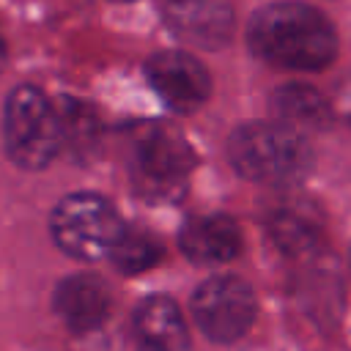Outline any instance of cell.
<instances>
[{"label":"cell","instance_id":"6da1fadb","mask_svg":"<svg viewBox=\"0 0 351 351\" xmlns=\"http://www.w3.org/2000/svg\"><path fill=\"white\" fill-rule=\"evenodd\" d=\"M250 49L277 66L293 71L326 69L337 55V33L332 22L313 5L282 0L255 11L247 27Z\"/></svg>","mask_w":351,"mask_h":351},{"label":"cell","instance_id":"7a4b0ae2","mask_svg":"<svg viewBox=\"0 0 351 351\" xmlns=\"http://www.w3.org/2000/svg\"><path fill=\"white\" fill-rule=\"evenodd\" d=\"M228 156L239 176L269 186H291L313 165L304 134L280 121L241 123L228 140Z\"/></svg>","mask_w":351,"mask_h":351},{"label":"cell","instance_id":"3957f363","mask_svg":"<svg viewBox=\"0 0 351 351\" xmlns=\"http://www.w3.org/2000/svg\"><path fill=\"white\" fill-rule=\"evenodd\" d=\"M192 167V148L173 126L145 123L132 134L129 178L145 200H178Z\"/></svg>","mask_w":351,"mask_h":351},{"label":"cell","instance_id":"277c9868","mask_svg":"<svg viewBox=\"0 0 351 351\" xmlns=\"http://www.w3.org/2000/svg\"><path fill=\"white\" fill-rule=\"evenodd\" d=\"M3 140L8 156L25 170L47 167L63 151L58 104L36 85H16L3 110Z\"/></svg>","mask_w":351,"mask_h":351},{"label":"cell","instance_id":"5b68a950","mask_svg":"<svg viewBox=\"0 0 351 351\" xmlns=\"http://www.w3.org/2000/svg\"><path fill=\"white\" fill-rule=\"evenodd\" d=\"M49 230L55 244L66 255L80 261H96L112 255L126 225L107 197L96 192H74L55 206Z\"/></svg>","mask_w":351,"mask_h":351},{"label":"cell","instance_id":"8992f818","mask_svg":"<svg viewBox=\"0 0 351 351\" xmlns=\"http://www.w3.org/2000/svg\"><path fill=\"white\" fill-rule=\"evenodd\" d=\"M258 302L252 288L233 274H217L197 285L192 296V315L206 337L214 343L239 340L255 321Z\"/></svg>","mask_w":351,"mask_h":351},{"label":"cell","instance_id":"52a82bcc","mask_svg":"<svg viewBox=\"0 0 351 351\" xmlns=\"http://www.w3.org/2000/svg\"><path fill=\"white\" fill-rule=\"evenodd\" d=\"M145 74L159 99L176 112H195L211 93L206 66L184 49H162L148 58Z\"/></svg>","mask_w":351,"mask_h":351},{"label":"cell","instance_id":"ba28073f","mask_svg":"<svg viewBox=\"0 0 351 351\" xmlns=\"http://www.w3.org/2000/svg\"><path fill=\"white\" fill-rule=\"evenodd\" d=\"M167 30L195 47L219 49L233 36L230 0H156Z\"/></svg>","mask_w":351,"mask_h":351},{"label":"cell","instance_id":"9c48e42d","mask_svg":"<svg viewBox=\"0 0 351 351\" xmlns=\"http://www.w3.org/2000/svg\"><path fill=\"white\" fill-rule=\"evenodd\" d=\"M266 230L285 255L307 258L321 250L326 222H324V211L310 197L282 195L266 211Z\"/></svg>","mask_w":351,"mask_h":351},{"label":"cell","instance_id":"30bf717a","mask_svg":"<svg viewBox=\"0 0 351 351\" xmlns=\"http://www.w3.org/2000/svg\"><path fill=\"white\" fill-rule=\"evenodd\" d=\"M181 252L200 266L228 263L241 250V230L228 214H200L184 222L178 236Z\"/></svg>","mask_w":351,"mask_h":351},{"label":"cell","instance_id":"8fae6325","mask_svg":"<svg viewBox=\"0 0 351 351\" xmlns=\"http://www.w3.org/2000/svg\"><path fill=\"white\" fill-rule=\"evenodd\" d=\"M112 307L110 285L96 274L66 277L55 291V310L74 332H90L104 324Z\"/></svg>","mask_w":351,"mask_h":351},{"label":"cell","instance_id":"7c38bea8","mask_svg":"<svg viewBox=\"0 0 351 351\" xmlns=\"http://www.w3.org/2000/svg\"><path fill=\"white\" fill-rule=\"evenodd\" d=\"M137 351H189V329L170 296H148L132 318Z\"/></svg>","mask_w":351,"mask_h":351},{"label":"cell","instance_id":"4fadbf2b","mask_svg":"<svg viewBox=\"0 0 351 351\" xmlns=\"http://www.w3.org/2000/svg\"><path fill=\"white\" fill-rule=\"evenodd\" d=\"M271 110L280 123L302 132V129H318L329 121V104L326 99L310 88V85H282L271 93Z\"/></svg>","mask_w":351,"mask_h":351},{"label":"cell","instance_id":"5bb4252c","mask_svg":"<svg viewBox=\"0 0 351 351\" xmlns=\"http://www.w3.org/2000/svg\"><path fill=\"white\" fill-rule=\"evenodd\" d=\"M58 115H60V132H63V151L71 154L74 159H85L88 154L96 151L99 137H101V123L96 112L71 96H60L58 101Z\"/></svg>","mask_w":351,"mask_h":351},{"label":"cell","instance_id":"9a60e30c","mask_svg":"<svg viewBox=\"0 0 351 351\" xmlns=\"http://www.w3.org/2000/svg\"><path fill=\"white\" fill-rule=\"evenodd\" d=\"M159 258H162L159 239L143 228H126L110 255L112 266L123 274H140V271L151 269L154 263H159Z\"/></svg>","mask_w":351,"mask_h":351},{"label":"cell","instance_id":"2e32d148","mask_svg":"<svg viewBox=\"0 0 351 351\" xmlns=\"http://www.w3.org/2000/svg\"><path fill=\"white\" fill-rule=\"evenodd\" d=\"M5 63V41H3V33H0V69Z\"/></svg>","mask_w":351,"mask_h":351},{"label":"cell","instance_id":"e0dca14e","mask_svg":"<svg viewBox=\"0 0 351 351\" xmlns=\"http://www.w3.org/2000/svg\"><path fill=\"white\" fill-rule=\"evenodd\" d=\"M115 3H129V0H115Z\"/></svg>","mask_w":351,"mask_h":351},{"label":"cell","instance_id":"ac0fdd59","mask_svg":"<svg viewBox=\"0 0 351 351\" xmlns=\"http://www.w3.org/2000/svg\"><path fill=\"white\" fill-rule=\"evenodd\" d=\"M348 263H351V255H348Z\"/></svg>","mask_w":351,"mask_h":351}]
</instances>
